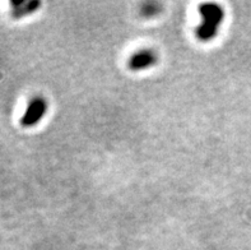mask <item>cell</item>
<instances>
[{
    "label": "cell",
    "instance_id": "cell-1",
    "mask_svg": "<svg viewBox=\"0 0 251 250\" xmlns=\"http://www.w3.org/2000/svg\"><path fill=\"white\" fill-rule=\"evenodd\" d=\"M199 13L203 22L197 28V37L203 42L212 41L225 19V10L214 3H205L199 6Z\"/></svg>",
    "mask_w": 251,
    "mask_h": 250
},
{
    "label": "cell",
    "instance_id": "cell-2",
    "mask_svg": "<svg viewBox=\"0 0 251 250\" xmlns=\"http://www.w3.org/2000/svg\"><path fill=\"white\" fill-rule=\"evenodd\" d=\"M48 112V102L41 96H36L28 102L25 114L21 117V125L23 128H32L42 120Z\"/></svg>",
    "mask_w": 251,
    "mask_h": 250
},
{
    "label": "cell",
    "instance_id": "cell-3",
    "mask_svg": "<svg viewBox=\"0 0 251 250\" xmlns=\"http://www.w3.org/2000/svg\"><path fill=\"white\" fill-rule=\"evenodd\" d=\"M157 63V54L150 49H143V50L137 51L135 54L131 55L129 59L127 67L134 72L147 69V68L153 67Z\"/></svg>",
    "mask_w": 251,
    "mask_h": 250
},
{
    "label": "cell",
    "instance_id": "cell-4",
    "mask_svg": "<svg viewBox=\"0 0 251 250\" xmlns=\"http://www.w3.org/2000/svg\"><path fill=\"white\" fill-rule=\"evenodd\" d=\"M41 6L38 0H12L10 1V16L14 19L25 18L37 12Z\"/></svg>",
    "mask_w": 251,
    "mask_h": 250
}]
</instances>
